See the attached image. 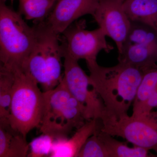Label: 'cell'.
Segmentation results:
<instances>
[{
  "instance_id": "17",
  "label": "cell",
  "mask_w": 157,
  "mask_h": 157,
  "mask_svg": "<svg viewBox=\"0 0 157 157\" xmlns=\"http://www.w3.org/2000/svg\"><path fill=\"white\" fill-rule=\"evenodd\" d=\"M14 81V71L0 65V124L9 123Z\"/></svg>"
},
{
  "instance_id": "6",
  "label": "cell",
  "mask_w": 157,
  "mask_h": 157,
  "mask_svg": "<svg viewBox=\"0 0 157 157\" xmlns=\"http://www.w3.org/2000/svg\"><path fill=\"white\" fill-rule=\"evenodd\" d=\"M100 120L103 132L157 154V109L139 117L129 116L128 113L113 114L105 109Z\"/></svg>"
},
{
  "instance_id": "1",
  "label": "cell",
  "mask_w": 157,
  "mask_h": 157,
  "mask_svg": "<svg viewBox=\"0 0 157 157\" xmlns=\"http://www.w3.org/2000/svg\"><path fill=\"white\" fill-rule=\"evenodd\" d=\"M87 67L90 84L105 109L113 114L127 113L145 72L121 62L111 67H102L98 63Z\"/></svg>"
},
{
  "instance_id": "11",
  "label": "cell",
  "mask_w": 157,
  "mask_h": 157,
  "mask_svg": "<svg viewBox=\"0 0 157 157\" xmlns=\"http://www.w3.org/2000/svg\"><path fill=\"white\" fill-rule=\"evenodd\" d=\"M98 120L86 121L71 137L56 139L50 157H76L89 137L100 128ZM101 128V127H100Z\"/></svg>"
},
{
  "instance_id": "12",
  "label": "cell",
  "mask_w": 157,
  "mask_h": 157,
  "mask_svg": "<svg viewBox=\"0 0 157 157\" xmlns=\"http://www.w3.org/2000/svg\"><path fill=\"white\" fill-rule=\"evenodd\" d=\"M118 60L146 73L157 68V47L124 43Z\"/></svg>"
},
{
  "instance_id": "23",
  "label": "cell",
  "mask_w": 157,
  "mask_h": 157,
  "mask_svg": "<svg viewBox=\"0 0 157 157\" xmlns=\"http://www.w3.org/2000/svg\"><path fill=\"white\" fill-rule=\"evenodd\" d=\"M156 27L157 28V21L156 24Z\"/></svg>"
},
{
  "instance_id": "13",
  "label": "cell",
  "mask_w": 157,
  "mask_h": 157,
  "mask_svg": "<svg viewBox=\"0 0 157 157\" xmlns=\"http://www.w3.org/2000/svg\"><path fill=\"white\" fill-rule=\"evenodd\" d=\"M29 151L26 137L9 123L0 124V157H28Z\"/></svg>"
},
{
  "instance_id": "2",
  "label": "cell",
  "mask_w": 157,
  "mask_h": 157,
  "mask_svg": "<svg viewBox=\"0 0 157 157\" xmlns=\"http://www.w3.org/2000/svg\"><path fill=\"white\" fill-rule=\"evenodd\" d=\"M35 42L22 70L41 86L43 92L55 88L63 79L64 52L61 35L43 22L34 24Z\"/></svg>"
},
{
  "instance_id": "21",
  "label": "cell",
  "mask_w": 157,
  "mask_h": 157,
  "mask_svg": "<svg viewBox=\"0 0 157 157\" xmlns=\"http://www.w3.org/2000/svg\"><path fill=\"white\" fill-rule=\"evenodd\" d=\"M100 128L89 137L78 157H109L105 145L98 136V131Z\"/></svg>"
},
{
  "instance_id": "15",
  "label": "cell",
  "mask_w": 157,
  "mask_h": 157,
  "mask_svg": "<svg viewBox=\"0 0 157 157\" xmlns=\"http://www.w3.org/2000/svg\"><path fill=\"white\" fill-rule=\"evenodd\" d=\"M18 12L34 24L45 21L58 0H18Z\"/></svg>"
},
{
  "instance_id": "22",
  "label": "cell",
  "mask_w": 157,
  "mask_h": 157,
  "mask_svg": "<svg viewBox=\"0 0 157 157\" xmlns=\"http://www.w3.org/2000/svg\"><path fill=\"white\" fill-rule=\"evenodd\" d=\"M2 1H4V2H6V1H8V0H2ZM9 1H11V3L12 4V3H13V2H14V0H9Z\"/></svg>"
},
{
  "instance_id": "4",
  "label": "cell",
  "mask_w": 157,
  "mask_h": 157,
  "mask_svg": "<svg viewBox=\"0 0 157 157\" xmlns=\"http://www.w3.org/2000/svg\"><path fill=\"white\" fill-rule=\"evenodd\" d=\"M36 38L34 26L31 27L19 12L0 2L1 65L11 70L19 68L27 59Z\"/></svg>"
},
{
  "instance_id": "9",
  "label": "cell",
  "mask_w": 157,
  "mask_h": 157,
  "mask_svg": "<svg viewBox=\"0 0 157 157\" xmlns=\"http://www.w3.org/2000/svg\"><path fill=\"white\" fill-rule=\"evenodd\" d=\"M124 0H100L93 17L107 37L115 42L118 54L128 35L131 21L124 9Z\"/></svg>"
},
{
  "instance_id": "24",
  "label": "cell",
  "mask_w": 157,
  "mask_h": 157,
  "mask_svg": "<svg viewBox=\"0 0 157 157\" xmlns=\"http://www.w3.org/2000/svg\"></svg>"
},
{
  "instance_id": "10",
  "label": "cell",
  "mask_w": 157,
  "mask_h": 157,
  "mask_svg": "<svg viewBox=\"0 0 157 157\" xmlns=\"http://www.w3.org/2000/svg\"><path fill=\"white\" fill-rule=\"evenodd\" d=\"M100 0H58L45 21L57 33L61 35L82 16L93 15Z\"/></svg>"
},
{
  "instance_id": "3",
  "label": "cell",
  "mask_w": 157,
  "mask_h": 157,
  "mask_svg": "<svg viewBox=\"0 0 157 157\" xmlns=\"http://www.w3.org/2000/svg\"><path fill=\"white\" fill-rule=\"evenodd\" d=\"M44 92V108L39 128L55 139L67 138L86 122L84 110L62 79L53 89Z\"/></svg>"
},
{
  "instance_id": "7",
  "label": "cell",
  "mask_w": 157,
  "mask_h": 157,
  "mask_svg": "<svg viewBox=\"0 0 157 157\" xmlns=\"http://www.w3.org/2000/svg\"><path fill=\"white\" fill-rule=\"evenodd\" d=\"M61 35L65 53L76 60H85L87 67L98 63L97 57L101 51L109 52L113 49L107 42V36L102 29H86L84 19L73 23Z\"/></svg>"
},
{
  "instance_id": "20",
  "label": "cell",
  "mask_w": 157,
  "mask_h": 157,
  "mask_svg": "<svg viewBox=\"0 0 157 157\" xmlns=\"http://www.w3.org/2000/svg\"><path fill=\"white\" fill-rule=\"evenodd\" d=\"M56 139L51 135L42 133L29 143V157H49Z\"/></svg>"
},
{
  "instance_id": "8",
  "label": "cell",
  "mask_w": 157,
  "mask_h": 157,
  "mask_svg": "<svg viewBox=\"0 0 157 157\" xmlns=\"http://www.w3.org/2000/svg\"><path fill=\"white\" fill-rule=\"evenodd\" d=\"M63 52V81L70 94L83 107L86 120H100L105 106L91 85L89 76L82 69L78 61Z\"/></svg>"
},
{
  "instance_id": "5",
  "label": "cell",
  "mask_w": 157,
  "mask_h": 157,
  "mask_svg": "<svg viewBox=\"0 0 157 157\" xmlns=\"http://www.w3.org/2000/svg\"><path fill=\"white\" fill-rule=\"evenodd\" d=\"M14 81L8 121L12 128L27 137L39 128L44 108V92L39 85L19 68L12 70Z\"/></svg>"
},
{
  "instance_id": "18",
  "label": "cell",
  "mask_w": 157,
  "mask_h": 157,
  "mask_svg": "<svg viewBox=\"0 0 157 157\" xmlns=\"http://www.w3.org/2000/svg\"><path fill=\"white\" fill-rule=\"evenodd\" d=\"M157 90V68L144 75L133 102L132 116H138L150 96Z\"/></svg>"
},
{
  "instance_id": "14",
  "label": "cell",
  "mask_w": 157,
  "mask_h": 157,
  "mask_svg": "<svg viewBox=\"0 0 157 157\" xmlns=\"http://www.w3.org/2000/svg\"><path fill=\"white\" fill-rule=\"evenodd\" d=\"M124 9L131 21L156 26L157 0H124Z\"/></svg>"
},
{
  "instance_id": "19",
  "label": "cell",
  "mask_w": 157,
  "mask_h": 157,
  "mask_svg": "<svg viewBox=\"0 0 157 157\" xmlns=\"http://www.w3.org/2000/svg\"><path fill=\"white\" fill-rule=\"evenodd\" d=\"M124 43L157 47V28L144 23L131 21L128 35Z\"/></svg>"
},
{
  "instance_id": "16",
  "label": "cell",
  "mask_w": 157,
  "mask_h": 157,
  "mask_svg": "<svg viewBox=\"0 0 157 157\" xmlns=\"http://www.w3.org/2000/svg\"><path fill=\"white\" fill-rule=\"evenodd\" d=\"M98 135L105 145L109 157H150L148 149L135 145L133 147H129L114 139L113 136L102 131L101 128L98 130Z\"/></svg>"
}]
</instances>
